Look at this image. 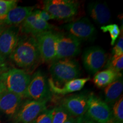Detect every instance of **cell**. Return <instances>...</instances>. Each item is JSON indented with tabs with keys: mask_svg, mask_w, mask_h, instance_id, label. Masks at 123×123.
<instances>
[{
	"mask_svg": "<svg viewBox=\"0 0 123 123\" xmlns=\"http://www.w3.org/2000/svg\"><path fill=\"white\" fill-rule=\"evenodd\" d=\"M112 116L115 119L113 123H123V98L121 97L115 101L112 110Z\"/></svg>",
	"mask_w": 123,
	"mask_h": 123,
	"instance_id": "23",
	"label": "cell"
},
{
	"mask_svg": "<svg viewBox=\"0 0 123 123\" xmlns=\"http://www.w3.org/2000/svg\"><path fill=\"white\" fill-rule=\"evenodd\" d=\"M54 108L46 110L41 113L33 123H52Z\"/></svg>",
	"mask_w": 123,
	"mask_h": 123,
	"instance_id": "26",
	"label": "cell"
},
{
	"mask_svg": "<svg viewBox=\"0 0 123 123\" xmlns=\"http://www.w3.org/2000/svg\"><path fill=\"white\" fill-rule=\"evenodd\" d=\"M34 12V13L36 14V15H37L38 17L41 18V19H42L43 21H46V22H48V21L51 19H54L51 15L49 14L47 12H46L43 10H35Z\"/></svg>",
	"mask_w": 123,
	"mask_h": 123,
	"instance_id": "28",
	"label": "cell"
},
{
	"mask_svg": "<svg viewBox=\"0 0 123 123\" xmlns=\"http://www.w3.org/2000/svg\"><path fill=\"white\" fill-rule=\"evenodd\" d=\"M80 41L70 34L56 33L55 59L71 58L80 53Z\"/></svg>",
	"mask_w": 123,
	"mask_h": 123,
	"instance_id": "6",
	"label": "cell"
},
{
	"mask_svg": "<svg viewBox=\"0 0 123 123\" xmlns=\"http://www.w3.org/2000/svg\"><path fill=\"white\" fill-rule=\"evenodd\" d=\"M46 100H29L25 101L17 114V121L21 123H33L37 117L47 110Z\"/></svg>",
	"mask_w": 123,
	"mask_h": 123,
	"instance_id": "11",
	"label": "cell"
},
{
	"mask_svg": "<svg viewBox=\"0 0 123 123\" xmlns=\"http://www.w3.org/2000/svg\"><path fill=\"white\" fill-rule=\"evenodd\" d=\"M19 30L23 33L35 37L40 33L51 31L53 25L39 18L33 11L21 24Z\"/></svg>",
	"mask_w": 123,
	"mask_h": 123,
	"instance_id": "14",
	"label": "cell"
},
{
	"mask_svg": "<svg viewBox=\"0 0 123 123\" xmlns=\"http://www.w3.org/2000/svg\"><path fill=\"white\" fill-rule=\"evenodd\" d=\"M19 28L7 26L0 34V54L6 59L13 53L20 40Z\"/></svg>",
	"mask_w": 123,
	"mask_h": 123,
	"instance_id": "12",
	"label": "cell"
},
{
	"mask_svg": "<svg viewBox=\"0 0 123 123\" xmlns=\"http://www.w3.org/2000/svg\"><path fill=\"white\" fill-rule=\"evenodd\" d=\"M71 116L62 106L54 108L52 123H64Z\"/></svg>",
	"mask_w": 123,
	"mask_h": 123,
	"instance_id": "22",
	"label": "cell"
},
{
	"mask_svg": "<svg viewBox=\"0 0 123 123\" xmlns=\"http://www.w3.org/2000/svg\"><path fill=\"white\" fill-rule=\"evenodd\" d=\"M7 69L8 68H7L6 59L0 54V74L4 73Z\"/></svg>",
	"mask_w": 123,
	"mask_h": 123,
	"instance_id": "29",
	"label": "cell"
},
{
	"mask_svg": "<svg viewBox=\"0 0 123 123\" xmlns=\"http://www.w3.org/2000/svg\"><path fill=\"white\" fill-rule=\"evenodd\" d=\"M85 115L97 123H111L113 120L112 111L109 105L93 93L88 95Z\"/></svg>",
	"mask_w": 123,
	"mask_h": 123,
	"instance_id": "5",
	"label": "cell"
},
{
	"mask_svg": "<svg viewBox=\"0 0 123 123\" xmlns=\"http://www.w3.org/2000/svg\"><path fill=\"white\" fill-rule=\"evenodd\" d=\"M105 67L107 69L121 73L123 69V55L119 56H112L108 61Z\"/></svg>",
	"mask_w": 123,
	"mask_h": 123,
	"instance_id": "24",
	"label": "cell"
},
{
	"mask_svg": "<svg viewBox=\"0 0 123 123\" xmlns=\"http://www.w3.org/2000/svg\"><path fill=\"white\" fill-rule=\"evenodd\" d=\"M76 123H97L93 121L92 120L90 119L86 115L77 117Z\"/></svg>",
	"mask_w": 123,
	"mask_h": 123,
	"instance_id": "30",
	"label": "cell"
},
{
	"mask_svg": "<svg viewBox=\"0 0 123 123\" xmlns=\"http://www.w3.org/2000/svg\"><path fill=\"white\" fill-rule=\"evenodd\" d=\"M6 27V26L3 25H2V24H0V34H1V33L2 32V31L4 30V29Z\"/></svg>",
	"mask_w": 123,
	"mask_h": 123,
	"instance_id": "33",
	"label": "cell"
},
{
	"mask_svg": "<svg viewBox=\"0 0 123 123\" xmlns=\"http://www.w3.org/2000/svg\"><path fill=\"white\" fill-rule=\"evenodd\" d=\"M64 27L79 41H93L96 35V29L87 17L69 23Z\"/></svg>",
	"mask_w": 123,
	"mask_h": 123,
	"instance_id": "10",
	"label": "cell"
},
{
	"mask_svg": "<svg viewBox=\"0 0 123 123\" xmlns=\"http://www.w3.org/2000/svg\"><path fill=\"white\" fill-rule=\"evenodd\" d=\"M34 6H17L4 17L0 18V24L5 26H16L21 25L33 13Z\"/></svg>",
	"mask_w": 123,
	"mask_h": 123,
	"instance_id": "15",
	"label": "cell"
},
{
	"mask_svg": "<svg viewBox=\"0 0 123 123\" xmlns=\"http://www.w3.org/2000/svg\"><path fill=\"white\" fill-rule=\"evenodd\" d=\"M87 12L93 21L101 26L107 25L110 22L111 14L105 3L90 2L87 6Z\"/></svg>",
	"mask_w": 123,
	"mask_h": 123,
	"instance_id": "16",
	"label": "cell"
},
{
	"mask_svg": "<svg viewBox=\"0 0 123 123\" xmlns=\"http://www.w3.org/2000/svg\"><path fill=\"white\" fill-rule=\"evenodd\" d=\"M100 29L104 33L108 32L110 33L111 39V46L114 45L121 33L120 29L119 26L115 24H109L105 26H102L100 27Z\"/></svg>",
	"mask_w": 123,
	"mask_h": 123,
	"instance_id": "21",
	"label": "cell"
},
{
	"mask_svg": "<svg viewBox=\"0 0 123 123\" xmlns=\"http://www.w3.org/2000/svg\"><path fill=\"white\" fill-rule=\"evenodd\" d=\"M39 54L34 37L27 36L19 40L9 58L18 67L30 68L39 59Z\"/></svg>",
	"mask_w": 123,
	"mask_h": 123,
	"instance_id": "1",
	"label": "cell"
},
{
	"mask_svg": "<svg viewBox=\"0 0 123 123\" xmlns=\"http://www.w3.org/2000/svg\"><path fill=\"white\" fill-rule=\"evenodd\" d=\"M50 73L55 84L65 83L78 79L80 75L78 63L72 58H65L53 61L50 67Z\"/></svg>",
	"mask_w": 123,
	"mask_h": 123,
	"instance_id": "2",
	"label": "cell"
},
{
	"mask_svg": "<svg viewBox=\"0 0 123 123\" xmlns=\"http://www.w3.org/2000/svg\"><path fill=\"white\" fill-rule=\"evenodd\" d=\"M22 98L6 90L0 96V111L8 116H13L19 111Z\"/></svg>",
	"mask_w": 123,
	"mask_h": 123,
	"instance_id": "18",
	"label": "cell"
},
{
	"mask_svg": "<svg viewBox=\"0 0 123 123\" xmlns=\"http://www.w3.org/2000/svg\"><path fill=\"white\" fill-rule=\"evenodd\" d=\"M25 98L36 101H48L50 99L51 91L48 81L41 71L36 72L31 77Z\"/></svg>",
	"mask_w": 123,
	"mask_h": 123,
	"instance_id": "7",
	"label": "cell"
},
{
	"mask_svg": "<svg viewBox=\"0 0 123 123\" xmlns=\"http://www.w3.org/2000/svg\"><path fill=\"white\" fill-rule=\"evenodd\" d=\"M123 90V81L121 77L104 88V101L107 104L115 103L120 98Z\"/></svg>",
	"mask_w": 123,
	"mask_h": 123,
	"instance_id": "20",
	"label": "cell"
},
{
	"mask_svg": "<svg viewBox=\"0 0 123 123\" xmlns=\"http://www.w3.org/2000/svg\"><path fill=\"white\" fill-rule=\"evenodd\" d=\"M18 1L0 0V18L5 16L10 10L17 6Z\"/></svg>",
	"mask_w": 123,
	"mask_h": 123,
	"instance_id": "25",
	"label": "cell"
},
{
	"mask_svg": "<svg viewBox=\"0 0 123 123\" xmlns=\"http://www.w3.org/2000/svg\"><path fill=\"white\" fill-rule=\"evenodd\" d=\"M43 8L54 19H66L77 14L79 3L72 0H46L43 1Z\"/></svg>",
	"mask_w": 123,
	"mask_h": 123,
	"instance_id": "4",
	"label": "cell"
},
{
	"mask_svg": "<svg viewBox=\"0 0 123 123\" xmlns=\"http://www.w3.org/2000/svg\"><path fill=\"white\" fill-rule=\"evenodd\" d=\"M121 77L122 74L121 73H117L110 69H107L95 74L93 78V83L98 88H105L108 85Z\"/></svg>",
	"mask_w": 123,
	"mask_h": 123,
	"instance_id": "19",
	"label": "cell"
},
{
	"mask_svg": "<svg viewBox=\"0 0 123 123\" xmlns=\"http://www.w3.org/2000/svg\"><path fill=\"white\" fill-rule=\"evenodd\" d=\"M90 79V78L75 79L66 82L64 85L61 87L55 84L53 80L50 78L48 80V83L49 88L52 93L56 95H65L81 90Z\"/></svg>",
	"mask_w": 123,
	"mask_h": 123,
	"instance_id": "17",
	"label": "cell"
},
{
	"mask_svg": "<svg viewBox=\"0 0 123 123\" xmlns=\"http://www.w3.org/2000/svg\"><path fill=\"white\" fill-rule=\"evenodd\" d=\"M6 90L5 87V85L3 83V81L2 80H1V77H0V96L2 95V93L4 92V91Z\"/></svg>",
	"mask_w": 123,
	"mask_h": 123,
	"instance_id": "31",
	"label": "cell"
},
{
	"mask_svg": "<svg viewBox=\"0 0 123 123\" xmlns=\"http://www.w3.org/2000/svg\"><path fill=\"white\" fill-rule=\"evenodd\" d=\"M112 56H119L123 55V34L120 37L117 42L114 46L112 51Z\"/></svg>",
	"mask_w": 123,
	"mask_h": 123,
	"instance_id": "27",
	"label": "cell"
},
{
	"mask_svg": "<svg viewBox=\"0 0 123 123\" xmlns=\"http://www.w3.org/2000/svg\"><path fill=\"white\" fill-rule=\"evenodd\" d=\"M39 56L43 62L54 61L56 56V33L47 31L34 37Z\"/></svg>",
	"mask_w": 123,
	"mask_h": 123,
	"instance_id": "8",
	"label": "cell"
},
{
	"mask_svg": "<svg viewBox=\"0 0 123 123\" xmlns=\"http://www.w3.org/2000/svg\"><path fill=\"white\" fill-rule=\"evenodd\" d=\"M77 117L71 116L64 123H76Z\"/></svg>",
	"mask_w": 123,
	"mask_h": 123,
	"instance_id": "32",
	"label": "cell"
},
{
	"mask_svg": "<svg viewBox=\"0 0 123 123\" xmlns=\"http://www.w3.org/2000/svg\"><path fill=\"white\" fill-rule=\"evenodd\" d=\"M107 58L105 50L99 46H93L86 49L82 55L84 68L91 74L99 72L107 62Z\"/></svg>",
	"mask_w": 123,
	"mask_h": 123,
	"instance_id": "9",
	"label": "cell"
},
{
	"mask_svg": "<svg viewBox=\"0 0 123 123\" xmlns=\"http://www.w3.org/2000/svg\"><path fill=\"white\" fill-rule=\"evenodd\" d=\"M6 90L25 98L27 88L31 80V76L24 70L17 68H8L0 74Z\"/></svg>",
	"mask_w": 123,
	"mask_h": 123,
	"instance_id": "3",
	"label": "cell"
},
{
	"mask_svg": "<svg viewBox=\"0 0 123 123\" xmlns=\"http://www.w3.org/2000/svg\"><path fill=\"white\" fill-rule=\"evenodd\" d=\"M88 98V95L84 93L68 96L63 100L62 107L64 108L71 116L79 117L86 114Z\"/></svg>",
	"mask_w": 123,
	"mask_h": 123,
	"instance_id": "13",
	"label": "cell"
}]
</instances>
